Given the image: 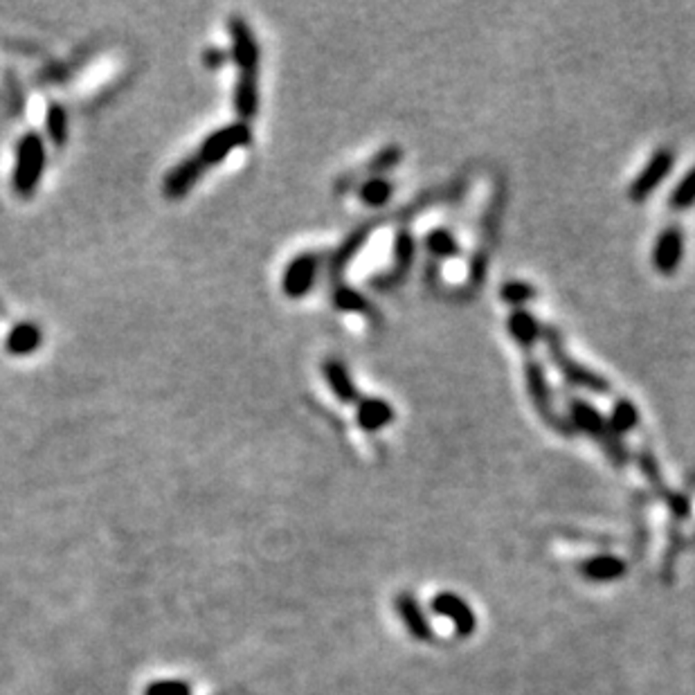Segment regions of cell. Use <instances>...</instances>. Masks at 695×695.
I'll list each match as a JSON object with an SVG mask.
<instances>
[{
    "label": "cell",
    "mask_w": 695,
    "mask_h": 695,
    "mask_svg": "<svg viewBox=\"0 0 695 695\" xmlns=\"http://www.w3.org/2000/svg\"><path fill=\"white\" fill-rule=\"evenodd\" d=\"M250 142H252V131H250L245 122H236V124L214 131V133L203 140L201 149L196 154L185 158L178 167L169 172V176L164 178V194L169 198H180L182 194H188L196 185V180L207 169L219 164L226 156H230L232 151Z\"/></svg>",
    "instance_id": "obj_1"
},
{
    "label": "cell",
    "mask_w": 695,
    "mask_h": 695,
    "mask_svg": "<svg viewBox=\"0 0 695 695\" xmlns=\"http://www.w3.org/2000/svg\"><path fill=\"white\" fill-rule=\"evenodd\" d=\"M228 29L232 36V59L239 68V82L235 91V108L241 120H252L260 108V45L254 39V32L241 16H232L228 20Z\"/></svg>",
    "instance_id": "obj_2"
},
{
    "label": "cell",
    "mask_w": 695,
    "mask_h": 695,
    "mask_svg": "<svg viewBox=\"0 0 695 695\" xmlns=\"http://www.w3.org/2000/svg\"><path fill=\"white\" fill-rule=\"evenodd\" d=\"M45 167V147L39 133H28L19 140L16 147V169L14 189L20 196H29L36 192L41 173Z\"/></svg>",
    "instance_id": "obj_3"
},
{
    "label": "cell",
    "mask_w": 695,
    "mask_h": 695,
    "mask_svg": "<svg viewBox=\"0 0 695 695\" xmlns=\"http://www.w3.org/2000/svg\"><path fill=\"white\" fill-rule=\"evenodd\" d=\"M545 340H547V351L552 355V363L556 364L558 371L565 376L567 383L576 385V387H583L592 394H608L610 392V383L608 379H603L596 371L587 370L580 363H576L570 354L563 347L561 336H558L554 329H547L545 332Z\"/></svg>",
    "instance_id": "obj_4"
},
{
    "label": "cell",
    "mask_w": 695,
    "mask_h": 695,
    "mask_svg": "<svg viewBox=\"0 0 695 695\" xmlns=\"http://www.w3.org/2000/svg\"><path fill=\"white\" fill-rule=\"evenodd\" d=\"M570 419L574 421V426L579 427V430H583L585 435L595 436L601 446L608 448L605 452H610V455L617 457V459H624L626 452L621 451V443H619L617 435H614L610 423L605 421L603 414H601L595 405H590L587 401H580V398H574L570 403Z\"/></svg>",
    "instance_id": "obj_5"
},
{
    "label": "cell",
    "mask_w": 695,
    "mask_h": 695,
    "mask_svg": "<svg viewBox=\"0 0 695 695\" xmlns=\"http://www.w3.org/2000/svg\"><path fill=\"white\" fill-rule=\"evenodd\" d=\"M673 164H675V151L673 149H659L651 160H648L646 167L637 173V178L633 180L628 189V196L635 203H643L652 192H655L667 176L671 173Z\"/></svg>",
    "instance_id": "obj_6"
},
{
    "label": "cell",
    "mask_w": 695,
    "mask_h": 695,
    "mask_svg": "<svg viewBox=\"0 0 695 695\" xmlns=\"http://www.w3.org/2000/svg\"><path fill=\"white\" fill-rule=\"evenodd\" d=\"M317 270H320V257L316 252L300 254L286 266L282 277V291L286 298L300 300L311 292L316 286Z\"/></svg>",
    "instance_id": "obj_7"
},
{
    "label": "cell",
    "mask_w": 695,
    "mask_h": 695,
    "mask_svg": "<svg viewBox=\"0 0 695 695\" xmlns=\"http://www.w3.org/2000/svg\"><path fill=\"white\" fill-rule=\"evenodd\" d=\"M684 260V230L680 226H668L659 232L652 248V266L659 275H675Z\"/></svg>",
    "instance_id": "obj_8"
},
{
    "label": "cell",
    "mask_w": 695,
    "mask_h": 695,
    "mask_svg": "<svg viewBox=\"0 0 695 695\" xmlns=\"http://www.w3.org/2000/svg\"><path fill=\"white\" fill-rule=\"evenodd\" d=\"M524 380H527L529 398H531V403L533 408L538 410V414H540L547 423L558 426L556 410H554L552 403V389H549L545 370H542V364L538 363V360L529 358L527 363H524Z\"/></svg>",
    "instance_id": "obj_9"
},
{
    "label": "cell",
    "mask_w": 695,
    "mask_h": 695,
    "mask_svg": "<svg viewBox=\"0 0 695 695\" xmlns=\"http://www.w3.org/2000/svg\"><path fill=\"white\" fill-rule=\"evenodd\" d=\"M322 370H324V379H326V383H329V387H332L333 396H336L340 403H345V405H358L360 403L358 387H355V383L351 380L349 370H347L340 360H336V358L326 360Z\"/></svg>",
    "instance_id": "obj_10"
},
{
    "label": "cell",
    "mask_w": 695,
    "mask_h": 695,
    "mask_svg": "<svg viewBox=\"0 0 695 695\" xmlns=\"http://www.w3.org/2000/svg\"><path fill=\"white\" fill-rule=\"evenodd\" d=\"M355 421L363 430L379 432L394 421V408L383 398H360Z\"/></svg>",
    "instance_id": "obj_11"
},
{
    "label": "cell",
    "mask_w": 695,
    "mask_h": 695,
    "mask_svg": "<svg viewBox=\"0 0 695 695\" xmlns=\"http://www.w3.org/2000/svg\"><path fill=\"white\" fill-rule=\"evenodd\" d=\"M508 333H511V338H514L523 349H531V347H536L538 340H540L542 329L540 322H538L531 313L524 311V308H515V311L511 313V317H508Z\"/></svg>",
    "instance_id": "obj_12"
},
{
    "label": "cell",
    "mask_w": 695,
    "mask_h": 695,
    "mask_svg": "<svg viewBox=\"0 0 695 695\" xmlns=\"http://www.w3.org/2000/svg\"><path fill=\"white\" fill-rule=\"evenodd\" d=\"M41 345V332H39V326H34L29 324V322H23V324L14 326L10 332V336H7V351L10 354H16V355H25V354H32V351L39 349Z\"/></svg>",
    "instance_id": "obj_13"
},
{
    "label": "cell",
    "mask_w": 695,
    "mask_h": 695,
    "mask_svg": "<svg viewBox=\"0 0 695 695\" xmlns=\"http://www.w3.org/2000/svg\"><path fill=\"white\" fill-rule=\"evenodd\" d=\"M608 423L617 436L633 432L635 427L639 426L637 405H635L633 401H628V398H619L617 403L612 405V410H610Z\"/></svg>",
    "instance_id": "obj_14"
},
{
    "label": "cell",
    "mask_w": 695,
    "mask_h": 695,
    "mask_svg": "<svg viewBox=\"0 0 695 695\" xmlns=\"http://www.w3.org/2000/svg\"><path fill=\"white\" fill-rule=\"evenodd\" d=\"M367 239H370V228H360V230H355L354 235L347 236V239L342 241L340 248H338L336 252L332 254V273L333 275L342 273V270H345V266L349 264L355 254L360 252V248L367 244Z\"/></svg>",
    "instance_id": "obj_15"
},
{
    "label": "cell",
    "mask_w": 695,
    "mask_h": 695,
    "mask_svg": "<svg viewBox=\"0 0 695 695\" xmlns=\"http://www.w3.org/2000/svg\"><path fill=\"white\" fill-rule=\"evenodd\" d=\"M333 304H336V308H340V311L345 313H358V316L371 313V304L367 302L363 292H358L351 286H345V284L333 288Z\"/></svg>",
    "instance_id": "obj_16"
},
{
    "label": "cell",
    "mask_w": 695,
    "mask_h": 695,
    "mask_svg": "<svg viewBox=\"0 0 695 695\" xmlns=\"http://www.w3.org/2000/svg\"><path fill=\"white\" fill-rule=\"evenodd\" d=\"M426 248L430 250V254L436 260H455L457 254H459V244L443 228H436V230H432L426 236Z\"/></svg>",
    "instance_id": "obj_17"
},
{
    "label": "cell",
    "mask_w": 695,
    "mask_h": 695,
    "mask_svg": "<svg viewBox=\"0 0 695 695\" xmlns=\"http://www.w3.org/2000/svg\"><path fill=\"white\" fill-rule=\"evenodd\" d=\"M394 194V185L387 180V178H379L374 176L371 180H367L360 188V198L367 207H383L385 203L392 198Z\"/></svg>",
    "instance_id": "obj_18"
},
{
    "label": "cell",
    "mask_w": 695,
    "mask_h": 695,
    "mask_svg": "<svg viewBox=\"0 0 695 695\" xmlns=\"http://www.w3.org/2000/svg\"><path fill=\"white\" fill-rule=\"evenodd\" d=\"M668 205L675 212H684L695 205V167L689 169V172L684 173V178L677 182L671 198H668Z\"/></svg>",
    "instance_id": "obj_19"
},
{
    "label": "cell",
    "mask_w": 695,
    "mask_h": 695,
    "mask_svg": "<svg viewBox=\"0 0 695 695\" xmlns=\"http://www.w3.org/2000/svg\"><path fill=\"white\" fill-rule=\"evenodd\" d=\"M45 129H48L50 140L57 147H63L68 140V113L61 104H50L48 116H45Z\"/></svg>",
    "instance_id": "obj_20"
},
{
    "label": "cell",
    "mask_w": 695,
    "mask_h": 695,
    "mask_svg": "<svg viewBox=\"0 0 695 695\" xmlns=\"http://www.w3.org/2000/svg\"><path fill=\"white\" fill-rule=\"evenodd\" d=\"M536 298V288L527 282H507L502 286V300L511 307H523Z\"/></svg>",
    "instance_id": "obj_21"
},
{
    "label": "cell",
    "mask_w": 695,
    "mask_h": 695,
    "mask_svg": "<svg viewBox=\"0 0 695 695\" xmlns=\"http://www.w3.org/2000/svg\"><path fill=\"white\" fill-rule=\"evenodd\" d=\"M414 250H417V244H414L412 235L410 232H398L396 239H394V260H396L398 268L403 270L412 266Z\"/></svg>",
    "instance_id": "obj_22"
},
{
    "label": "cell",
    "mask_w": 695,
    "mask_h": 695,
    "mask_svg": "<svg viewBox=\"0 0 695 695\" xmlns=\"http://www.w3.org/2000/svg\"><path fill=\"white\" fill-rule=\"evenodd\" d=\"M401 158H403V151L398 149V147H387V149H383L374 160H371L370 169L374 173H379V178H383V173L396 167V164L401 163Z\"/></svg>",
    "instance_id": "obj_23"
},
{
    "label": "cell",
    "mask_w": 695,
    "mask_h": 695,
    "mask_svg": "<svg viewBox=\"0 0 695 695\" xmlns=\"http://www.w3.org/2000/svg\"><path fill=\"white\" fill-rule=\"evenodd\" d=\"M228 59H230V54H228L226 50H219V48L205 50V54H203V61H205L207 68H221Z\"/></svg>",
    "instance_id": "obj_24"
}]
</instances>
